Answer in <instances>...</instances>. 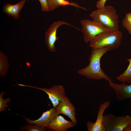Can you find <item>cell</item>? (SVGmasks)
<instances>
[{"label":"cell","instance_id":"6da1fadb","mask_svg":"<svg viewBox=\"0 0 131 131\" xmlns=\"http://www.w3.org/2000/svg\"><path fill=\"white\" fill-rule=\"evenodd\" d=\"M113 50L110 47L99 48H92L89 59V64L84 68L79 69L77 73L87 78L95 80L104 79L108 82L111 79L101 69L100 61L103 55L108 51Z\"/></svg>","mask_w":131,"mask_h":131},{"label":"cell","instance_id":"7a4b0ae2","mask_svg":"<svg viewBox=\"0 0 131 131\" xmlns=\"http://www.w3.org/2000/svg\"><path fill=\"white\" fill-rule=\"evenodd\" d=\"M90 16L92 20L97 21L112 31L119 30V16L115 8L105 6L92 12Z\"/></svg>","mask_w":131,"mask_h":131},{"label":"cell","instance_id":"3957f363","mask_svg":"<svg viewBox=\"0 0 131 131\" xmlns=\"http://www.w3.org/2000/svg\"><path fill=\"white\" fill-rule=\"evenodd\" d=\"M122 33L119 30L103 33L95 37L90 42L89 46L99 48L106 47H111L113 50L118 49L121 44Z\"/></svg>","mask_w":131,"mask_h":131},{"label":"cell","instance_id":"277c9868","mask_svg":"<svg viewBox=\"0 0 131 131\" xmlns=\"http://www.w3.org/2000/svg\"><path fill=\"white\" fill-rule=\"evenodd\" d=\"M80 21L83 40L86 43L90 42L98 34L112 31L97 21L86 19L81 20Z\"/></svg>","mask_w":131,"mask_h":131},{"label":"cell","instance_id":"5b68a950","mask_svg":"<svg viewBox=\"0 0 131 131\" xmlns=\"http://www.w3.org/2000/svg\"><path fill=\"white\" fill-rule=\"evenodd\" d=\"M131 122V117L128 115L116 116L109 113L104 115L103 123L106 131H123Z\"/></svg>","mask_w":131,"mask_h":131},{"label":"cell","instance_id":"8992f818","mask_svg":"<svg viewBox=\"0 0 131 131\" xmlns=\"http://www.w3.org/2000/svg\"><path fill=\"white\" fill-rule=\"evenodd\" d=\"M18 85L32 88L42 90L48 95V98L55 108L62 102L66 96L65 89L61 85H54L49 88L18 84Z\"/></svg>","mask_w":131,"mask_h":131},{"label":"cell","instance_id":"52a82bcc","mask_svg":"<svg viewBox=\"0 0 131 131\" xmlns=\"http://www.w3.org/2000/svg\"><path fill=\"white\" fill-rule=\"evenodd\" d=\"M63 25H66L74 27L81 31V30L74 26L68 22L62 20L54 22L51 24L45 33V41L49 50L51 52H55L56 48L55 44L59 37L57 36L58 28Z\"/></svg>","mask_w":131,"mask_h":131},{"label":"cell","instance_id":"ba28073f","mask_svg":"<svg viewBox=\"0 0 131 131\" xmlns=\"http://www.w3.org/2000/svg\"><path fill=\"white\" fill-rule=\"evenodd\" d=\"M110 102L106 101L100 105L97 114V119L94 123L89 121L86 123L88 131H106L103 123L104 115L105 109L109 107Z\"/></svg>","mask_w":131,"mask_h":131},{"label":"cell","instance_id":"9c48e42d","mask_svg":"<svg viewBox=\"0 0 131 131\" xmlns=\"http://www.w3.org/2000/svg\"><path fill=\"white\" fill-rule=\"evenodd\" d=\"M55 108L58 114H62L67 116L75 125L77 124L75 108L67 96Z\"/></svg>","mask_w":131,"mask_h":131},{"label":"cell","instance_id":"30bf717a","mask_svg":"<svg viewBox=\"0 0 131 131\" xmlns=\"http://www.w3.org/2000/svg\"><path fill=\"white\" fill-rule=\"evenodd\" d=\"M59 114L54 108L44 112L41 116L36 120H32L25 117V120L29 124H34L43 128H47L51 122Z\"/></svg>","mask_w":131,"mask_h":131},{"label":"cell","instance_id":"8fae6325","mask_svg":"<svg viewBox=\"0 0 131 131\" xmlns=\"http://www.w3.org/2000/svg\"><path fill=\"white\" fill-rule=\"evenodd\" d=\"M108 84L110 87L115 91L118 101L131 98V83L129 84L126 83L118 84L112 81L109 82Z\"/></svg>","mask_w":131,"mask_h":131},{"label":"cell","instance_id":"7c38bea8","mask_svg":"<svg viewBox=\"0 0 131 131\" xmlns=\"http://www.w3.org/2000/svg\"><path fill=\"white\" fill-rule=\"evenodd\" d=\"M75 124L72 121L65 119L61 115H58L50 123L46 128L54 131H67L70 128L75 126Z\"/></svg>","mask_w":131,"mask_h":131},{"label":"cell","instance_id":"4fadbf2b","mask_svg":"<svg viewBox=\"0 0 131 131\" xmlns=\"http://www.w3.org/2000/svg\"><path fill=\"white\" fill-rule=\"evenodd\" d=\"M25 2V0H22L15 4L7 3L3 7L2 11L8 16H12L16 19H19L20 12Z\"/></svg>","mask_w":131,"mask_h":131},{"label":"cell","instance_id":"5bb4252c","mask_svg":"<svg viewBox=\"0 0 131 131\" xmlns=\"http://www.w3.org/2000/svg\"><path fill=\"white\" fill-rule=\"evenodd\" d=\"M50 11H53L62 6L70 5L85 10V8L81 7L77 4L73 2H70L66 0H47Z\"/></svg>","mask_w":131,"mask_h":131},{"label":"cell","instance_id":"9a60e30c","mask_svg":"<svg viewBox=\"0 0 131 131\" xmlns=\"http://www.w3.org/2000/svg\"><path fill=\"white\" fill-rule=\"evenodd\" d=\"M126 61L129 62L127 68L123 73L117 76L116 79L122 83L130 84L131 83V58Z\"/></svg>","mask_w":131,"mask_h":131},{"label":"cell","instance_id":"2e32d148","mask_svg":"<svg viewBox=\"0 0 131 131\" xmlns=\"http://www.w3.org/2000/svg\"><path fill=\"white\" fill-rule=\"evenodd\" d=\"M9 64L7 56L1 51H0V75L4 77L7 74Z\"/></svg>","mask_w":131,"mask_h":131},{"label":"cell","instance_id":"e0dca14e","mask_svg":"<svg viewBox=\"0 0 131 131\" xmlns=\"http://www.w3.org/2000/svg\"><path fill=\"white\" fill-rule=\"evenodd\" d=\"M122 25L131 35V12L125 14L122 21Z\"/></svg>","mask_w":131,"mask_h":131},{"label":"cell","instance_id":"ac0fdd59","mask_svg":"<svg viewBox=\"0 0 131 131\" xmlns=\"http://www.w3.org/2000/svg\"><path fill=\"white\" fill-rule=\"evenodd\" d=\"M4 94L3 91H2L0 94V112H4L6 110V107H7V104L11 100V98H8L3 99V96Z\"/></svg>","mask_w":131,"mask_h":131},{"label":"cell","instance_id":"d6986e66","mask_svg":"<svg viewBox=\"0 0 131 131\" xmlns=\"http://www.w3.org/2000/svg\"><path fill=\"white\" fill-rule=\"evenodd\" d=\"M25 130L29 131H45L46 129L39 126L36 125H33L32 124H28L24 126Z\"/></svg>","mask_w":131,"mask_h":131},{"label":"cell","instance_id":"ffe728a7","mask_svg":"<svg viewBox=\"0 0 131 131\" xmlns=\"http://www.w3.org/2000/svg\"><path fill=\"white\" fill-rule=\"evenodd\" d=\"M41 6V11L43 12H48L50 11L47 0H39Z\"/></svg>","mask_w":131,"mask_h":131},{"label":"cell","instance_id":"44dd1931","mask_svg":"<svg viewBox=\"0 0 131 131\" xmlns=\"http://www.w3.org/2000/svg\"><path fill=\"white\" fill-rule=\"evenodd\" d=\"M107 0H99L98 1L96 5L97 8H102L105 6L106 1Z\"/></svg>","mask_w":131,"mask_h":131},{"label":"cell","instance_id":"7402d4cb","mask_svg":"<svg viewBox=\"0 0 131 131\" xmlns=\"http://www.w3.org/2000/svg\"><path fill=\"white\" fill-rule=\"evenodd\" d=\"M123 131H131V122L124 129Z\"/></svg>","mask_w":131,"mask_h":131}]
</instances>
